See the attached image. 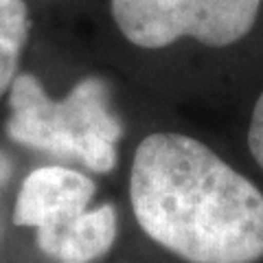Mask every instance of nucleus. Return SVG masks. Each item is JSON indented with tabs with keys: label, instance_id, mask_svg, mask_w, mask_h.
Returning a JSON list of instances; mask_svg holds the SVG:
<instances>
[{
	"label": "nucleus",
	"instance_id": "f257e3e1",
	"mask_svg": "<svg viewBox=\"0 0 263 263\" xmlns=\"http://www.w3.org/2000/svg\"><path fill=\"white\" fill-rule=\"evenodd\" d=\"M129 200L138 226L189 263L263 259V193L191 136L162 132L138 145Z\"/></svg>",
	"mask_w": 263,
	"mask_h": 263
},
{
	"label": "nucleus",
	"instance_id": "f03ea898",
	"mask_svg": "<svg viewBox=\"0 0 263 263\" xmlns=\"http://www.w3.org/2000/svg\"><path fill=\"white\" fill-rule=\"evenodd\" d=\"M9 110L7 132L13 141L75 158L95 174H108L117 164L123 125L101 79H81L57 101L44 92L37 77L18 75L9 88Z\"/></svg>",
	"mask_w": 263,
	"mask_h": 263
},
{
	"label": "nucleus",
	"instance_id": "7ed1b4c3",
	"mask_svg": "<svg viewBox=\"0 0 263 263\" xmlns=\"http://www.w3.org/2000/svg\"><path fill=\"white\" fill-rule=\"evenodd\" d=\"M263 0H112L119 31L141 48H162L182 37L230 46L250 33Z\"/></svg>",
	"mask_w": 263,
	"mask_h": 263
},
{
	"label": "nucleus",
	"instance_id": "20e7f679",
	"mask_svg": "<svg viewBox=\"0 0 263 263\" xmlns=\"http://www.w3.org/2000/svg\"><path fill=\"white\" fill-rule=\"evenodd\" d=\"M95 197V182L66 167L31 171L15 202L13 221L35 230L57 228L86 213Z\"/></svg>",
	"mask_w": 263,
	"mask_h": 263
},
{
	"label": "nucleus",
	"instance_id": "39448f33",
	"mask_svg": "<svg viewBox=\"0 0 263 263\" xmlns=\"http://www.w3.org/2000/svg\"><path fill=\"white\" fill-rule=\"evenodd\" d=\"M117 239V211L110 204L81 213L57 228L37 230V243L60 263H90L112 248Z\"/></svg>",
	"mask_w": 263,
	"mask_h": 263
},
{
	"label": "nucleus",
	"instance_id": "423d86ee",
	"mask_svg": "<svg viewBox=\"0 0 263 263\" xmlns=\"http://www.w3.org/2000/svg\"><path fill=\"white\" fill-rule=\"evenodd\" d=\"M29 35V11L22 0H0V42L20 51Z\"/></svg>",
	"mask_w": 263,
	"mask_h": 263
},
{
	"label": "nucleus",
	"instance_id": "0eeeda50",
	"mask_svg": "<svg viewBox=\"0 0 263 263\" xmlns=\"http://www.w3.org/2000/svg\"><path fill=\"white\" fill-rule=\"evenodd\" d=\"M248 147L254 156V160L263 169V92L257 99V105L252 110L250 127H248Z\"/></svg>",
	"mask_w": 263,
	"mask_h": 263
},
{
	"label": "nucleus",
	"instance_id": "6e6552de",
	"mask_svg": "<svg viewBox=\"0 0 263 263\" xmlns=\"http://www.w3.org/2000/svg\"><path fill=\"white\" fill-rule=\"evenodd\" d=\"M18 55L20 51L13 46H7L0 42V97L11 88L15 79V68H18Z\"/></svg>",
	"mask_w": 263,
	"mask_h": 263
},
{
	"label": "nucleus",
	"instance_id": "1a4fd4ad",
	"mask_svg": "<svg viewBox=\"0 0 263 263\" xmlns=\"http://www.w3.org/2000/svg\"><path fill=\"white\" fill-rule=\"evenodd\" d=\"M9 171H11V167H9V160H7L5 156L0 154V184H3L5 180L9 178Z\"/></svg>",
	"mask_w": 263,
	"mask_h": 263
}]
</instances>
